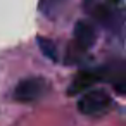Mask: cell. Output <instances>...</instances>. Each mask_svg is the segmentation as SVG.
Returning <instances> with one entry per match:
<instances>
[{
	"label": "cell",
	"instance_id": "8992f818",
	"mask_svg": "<svg viewBox=\"0 0 126 126\" xmlns=\"http://www.w3.org/2000/svg\"><path fill=\"white\" fill-rule=\"evenodd\" d=\"M61 4H62V0H40V11H42L45 16L52 17V16L57 14Z\"/></svg>",
	"mask_w": 126,
	"mask_h": 126
},
{
	"label": "cell",
	"instance_id": "6da1fadb",
	"mask_svg": "<svg viewBox=\"0 0 126 126\" xmlns=\"http://www.w3.org/2000/svg\"><path fill=\"white\" fill-rule=\"evenodd\" d=\"M109 107H110V97L104 90L86 92L78 102V109L85 116H100L105 110H109Z\"/></svg>",
	"mask_w": 126,
	"mask_h": 126
},
{
	"label": "cell",
	"instance_id": "277c9868",
	"mask_svg": "<svg viewBox=\"0 0 126 126\" xmlns=\"http://www.w3.org/2000/svg\"><path fill=\"white\" fill-rule=\"evenodd\" d=\"M95 28L86 23V21H78L74 26V40H76V47H79L81 50L90 48L95 43Z\"/></svg>",
	"mask_w": 126,
	"mask_h": 126
},
{
	"label": "cell",
	"instance_id": "5b68a950",
	"mask_svg": "<svg viewBox=\"0 0 126 126\" xmlns=\"http://www.w3.org/2000/svg\"><path fill=\"white\" fill-rule=\"evenodd\" d=\"M38 45H40V50L43 52V55H47L48 59H52V61H57V47H55V43L52 42V40H48V38H38Z\"/></svg>",
	"mask_w": 126,
	"mask_h": 126
},
{
	"label": "cell",
	"instance_id": "3957f363",
	"mask_svg": "<svg viewBox=\"0 0 126 126\" xmlns=\"http://www.w3.org/2000/svg\"><path fill=\"white\" fill-rule=\"evenodd\" d=\"M102 78H104V74H102V71H98V69H85V71H79L78 76L74 78L73 85L69 86L67 93H69V95H76V93H79V92H85L86 88L93 86V85H95L98 79H102Z\"/></svg>",
	"mask_w": 126,
	"mask_h": 126
},
{
	"label": "cell",
	"instance_id": "7a4b0ae2",
	"mask_svg": "<svg viewBox=\"0 0 126 126\" xmlns=\"http://www.w3.org/2000/svg\"><path fill=\"white\" fill-rule=\"evenodd\" d=\"M45 86H47V83H45L43 78H38V76L26 78L16 86L14 98L17 102H33V100H36V98H40L43 95Z\"/></svg>",
	"mask_w": 126,
	"mask_h": 126
},
{
	"label": "cell",
	"instance_id": "ba28073f",
	"mask_svg": "<svg viewBox=\"0 0 126 126\" xmlns=\"http://www.w3.org/2000/svg\"><path fill=\"white\" fill-rule=\"evenodd\" d=\"M90 2H92V0H85V5H88Z\"/></svg>",
	"mask_w": 126,
	"mask_h": 126
},
{
	"label": "cell",
	"instance_id": "52a82bcc",
	"mask_svg": "<svg viewBox=\"0 0 126 126\" xmlns=\"http://www.w3.org/2000/svg\"><path fill=\"white\" fill-rule=\"evenodd\" d=\"M109 2H112V4H119L121 0H109Z\"/></svg>",
	"mask_w": 126,
	"mask_h": 126
}]
</instances>
